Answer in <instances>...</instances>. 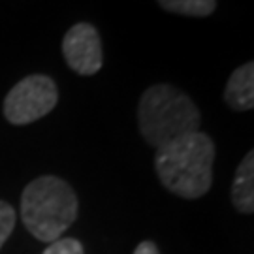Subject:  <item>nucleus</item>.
I'll return each instance as SVG.
<instances>
[{
	"mask_svg": "<svg viewBox=\"0 0 254 254\" xmlns=\"http://www.w3.org/2000/svg\"><path fill=\"white\" fill-rule=\"evenodd\" d=\"M215 143L203 132H192L156 149L154 170L168 190L185 200L205 196L213 185Z\"/></svg>",
	"mask_w": 254,
	"mask_h": 254,
	"instance_id": "nucleus-1",
	"label": "nucleus"
},
{
	"mask_svg": "<svg viewBox=\"0 0 254 254\" xmlns=\"http://www.w3.org/2000/svg\"><path fill=\"white\" fill-rule=\"evenodd\" d=\"M137 125L147 143L160 149L177 137L198 132L201 115L185 92L160 83L149 87L141 94L137 106Z\"/></svg>",
	"mask_w": 254,
	"mask_h": 254,
	"instance_id": "nucleus-2",
	"label": "nucleus"
},
{
	"mask_svg": "<svg viewBox=\"0 0 254 254\" xmlns=\"http://www.w3.org/2000/svg\"><path fill=\"white\" fill-rule=\"evenodd\" d=\"M77 196L61 177L44 175L30 181L21 194V220L38 241L53 243L77 217Z\"/></svg>",
	"mask_w": 254,
	"mask_h": 254,
	"instance_id": "nucleus-3",
	"label": "nucleus"
},
{
	"mask_svg": "<svg viewBox=\"0 0 254 254\" xmlns=\"http://www.w3.org/2000/svg\"><path fill=\"white\" fill-rule=\"evenodd\" d=\"M59 102V91L51 77L28 75L6 94L4 115L11 125H28L46 117Z\"/></svg>",
	"mask_w": 254,
	"mask_h": 254,
	"instance_id": "nucleus-4",
	"label": "nucleus"
},
{
	"mask_svg": "<svg viewBox=\"0 0 254 254\" xmlns=\"http://www.w3.org/2000/svg\"><path fill=\"white\" fill-rule=\"evenodd\" d=\"M63 55L68 66L79 75H94L102 68V42L98 30L89 23L73 25L63 40Z\"/></svg>",
	"mask_w": 254,
	"mask_h": 254,
	"instance_id": "nucleus-5",
	"label": "nucleus"
},
{
	"mask_svg": "<svg viewBox=\"0 0 254 254\" xmlns=\"http://www.w3.org/2000/svg\"><path fill=\"white\" fill-rule=\"evenodd\" d=\"M224 100L236 111H249L254 108V64L239 66L230 75L224 91Z\"/></svg>",
	"mask_w": 254,
	"mask_h": 254,
	"instance_id": "nucleus-6",
	"label": "nucleus"
},
{
	"mask_svg": "<svg viewBox=\"0 0 254 254\" xmlns=\"http://www.w3.org/2000/svg\"><path fill=\"white\" fill-rule=\"evenodd\" d=\"M232 201L239 213L251 215L254 211V153L249 151L237 166L234 185H232Z\"/></svg>",
	"mask_w": 254,
	"mask_h": 254,
	"instance_id": "nucleus-7",
	"label": "nucleus"
},
{
	"mask_svg": "<svg viewBox=\"0 0 254 254\" xmlns=\"http://www.w3.org/2000/svg\"><path fill=\"white\" fill-rule=\"evenodd\" d=\"M158 4L170 13L187 17H207L217 9V0H158Z\"/></svg>",
	"mask_w": 254,
	"mask_h": 254,
	"instance_id": "nucleus-8",
	"label": "nucleus"
},
{
	"mask_svg": "<svg viewBox=\"0 0 254 254\" xmlns=\"http://www.w3.org/2000/svg\"><path fill=\"white\" fill-rule=\"evenodd\" d=\"M15 220H17L15 209L6 201H0V249L6 243V239L11 236V232L15 228Z\"/></svg>",
	"mask_w": 254,
	"mask_h": 254,
	"instance_id": "nucleus-9",
	"label": "nucleus"
},
{
	"mask_svg": "<svg viewBox=\"0 0 254 254\" xmlns=\"http://www.w3.org/2000/svg\"><path fill=\"white\" fill-rule=\"evenodd\" d=\"M44 254H85L83 251V245L77 241V239H72V237H61L53 243H49Z\"/></svg>",
	"mask_w": 254,
	"mask_h": 254,
	"instance_id": "nucleus-10",
	"label": "nucleus"
},
{
	"mask_svg": "<svg viewBox=\"0 0 254 254\" xmlns=\"http://www.w3.org/2000/svg\"><path fill=\"white\" fill-rule=\"evenodd\" d=\"M134 254H160V253H158V249H156V245H154L153 241H141L136 247Z\"/></svg>",
	"mask_w": 254,
	"mask_h": 254,
	"instance_id": "nucleus-11",
	"label": "nucleus"
}]
</instances>
